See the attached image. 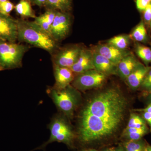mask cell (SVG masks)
<instances>
[{
	"instance_id": "obj_8",
	"label": "cell",
	"mask_w": 151,
	"mask_h": 151,
	"mask_svg": "<svg viewBox=\"0 0 151 151\" xmlns=\"http://www.w3.org/2000/svg\"><path fill=\"white\" fill-rule=\"evenodd\" d=\"M107 76L92 69L78 74L73 81V86L79 90L97 88L102 86Z\"/></svg>"
},
{
	"instance_id": "obj_23",
	"label": "cell",
	"mask_w": 151,
	"mask_h": 151,
	"mask_svg": "<svg viewBox=\"0 0 151 151\" xmlns=\"http://www.w3.org/2000/svg\"><path fill=\"white\" fill-rule=\"evenodd\" d=\"M126 151H145V143L142 139L138 141H129L124 144Z\"/></svg>"
},
{
	"instance_id": "obj_25",
	"label": "cell",
	"mask_w": 151,
	"mask_h": 151,
	"mask_svg": "<svg viewBox=\"0 0 151 151\" xmlns=\"http://www.w3.org/2000/svg\"><path fill=\"white\" fill-rule=\"evenodd\" d=\"M149 132V129L147 126H146L141 131L126 134L123 135V136L129 139V141H138L142 139V138L145 135L148 134Z\"/></svg>"
},
{
	"instance_id": "obj_24",
	"label": "cell",
	"mask_w": 151,
	"mask_h": 151,
	"mask_svg": "<svg viewBox=\"0 0 151 151\" xmlns=\"http://www.w3.org/2000/svg\"><path fill=\"white\" fill-rule=\"evenodd\" d=\"M145 125H147L146 122L142 117L135 113H132L127 128H139Z\"/></svg>"
},
{
	"instance_id": "obj_15",
	"label": "cell",
	"mask_w": 151,
	"mask_h": 151,
	"mask_svg": "<svg viewBox=\"0 0 151 151\" xmlns=\"http://www.w3.org/2000/svg\"><path fill=\"white\" fill-rule=\"evenodd\" d=\"M141 63L132 52L124 57L117 65V74L126 80L127 77Z\"/></svg>"
},
{
	"instance_id": "obj_29",
	"label": "cell",
	"mask_w": 151,
	"mask_h": 151,
	"mask_svg": "<svg viewBox=\"0 0 151 151\" xmlns=\"http://www.w3.org/2000/svg\"><path fill=\"white\" fill-rule=\"evenodd\" d=\"M143 17L145 22L150 24L151 20V2L143 11Z\"/></svg>"
},
{
	"instance_id": "obj_35",
	"label": "cell",
	"mask_w": 151,
	"mask_h": 151,
	"mask_svg": "<svg viewBox=\"0 0 151 151\" xmlns=\"http://www.w3.org/2000/svg\"><path fill=\"white\" fill-rule=\"evenodd\" d=\"M115 151H124V150L122 147H120Z\"/></svg>"
},
{
	"instance_id": "obj_33",
	"label": "cell",
	"mask_w": 151,
	"mask_h": 151,
	"mask_svg": "<svg viewBox=\"0 0 151 151\" xmlns=\"http://www.w3.org/2000/svg\"><path fill=\"white\" fill-rule=\"evenodd\" d=\"M146 150L147 151H151V146L147 145L146 146Z\"/></svg>"
},
{
	"instance_id": "obj_37",
	"label": "cell",
	"mask_w": 151,
	"mask_h": 151,
	"mask_svg": "<svg viewBox=\"0 0 151 151\" xmlns=\"http://www.w3.org/2000/svg\"><path fill=\"white\" fill-rule=\"evenodd\" d=\"M82 151H97L96 150H94V149H91V150H83Z\"/></svg>"
},
{
	"instance_id": "obj_7",
	"label": "cell",
	"mask_w": 151,
	"mask_h": 151,
	"mask_svg": "<svg viewBox=\"0 0 151 151\" xmlns=\"http://www.w3.org/2000/svg\"><path fill=\"white\" fill-rule=\"evenodd\" d=\"M83 48L76 44L58 49L52 54L53 65L71 68L77 61Z\"/></svg>"
},
{
	"instance_id": "obj_16",
	"label": "cell",
	"mask_w": 151,
	"mask_h": 151,
	"mask_svg": "<svg viewBox=\"0 0 151 151\" xmlns=\"http://www.w3.org/2000/svg\"><path fill=\"white\" fill-rule=\"evenodd\" d=\"M151 67L140 63L127 77L126 81L131 89H137L140 87L143 80Z\"/></svg>"
},
{
	"instance_id": "obj_14",
	"label": "cell",
	"mask_w": 151,
	"mask_h": 151,
	"mask_svg": "<svg viewBox=\"0 0 151 151\" xmlns=\"http://www.w3.org/2000/svg\"><path fill=\"white\" fill-rule=\"evenodd\" d=\"M55 82L54 88L60 89L69 86L74 79V73L69 68L53 65Z\"/></svg>"
},
{
	"instance_id": "obj_9",
	"label": "cell",
	"mask_w": 151,
	"mask_h": 151,
	"mask_svg": "<svg viewBox=\"0 0 151 151\" xmlns=\"http://www.w3.org/2000/svg\"><path fill=\"white\" fill-rule=\"evenodd\" d=\"M71 24L69 12H57L50 30V35L57 42L64 40L69 34Z\"/></svg>"
},
{
	"instance_id": "obj_11",
	"label": "cell",
	"mask_w": 151,
	"mask_h": 151,
	"mask_svg": "<svg viewBox=\"0 0 151 151\" xmlns=\"http://www.w3.org/2000/svg\"><path fill=\"white\" fill-rule=\"evenodd\" d=\"M93 49L117 65L124 57L131 53L128 50L120 49L108 43L98 45Z\"/></svg>"
},
{
	"instance_id": "obj_27",
	"label": "cell",
	"mask_w": 151,
	"mask_h": 151,
	"mask_svg": "<svg viewBox=\"0 0 151 151\" xmlns=\"http://www.w3.org/2000/svg\"><path fill=\"white\" fill-rule=\"evenodd\" d=\"M140 87L149 94L151 93V67L145 76Z\"/></svg>"
},
{
	"instance_id": "obj_40",
	"label": "cell",
	"mask_w": 151,
	"mask_h": 151,
	"mask_svg": "<svg viewBox=\"0 0 151 151\" xmlns=\"http://www.w3.org/2000/svg\"><path fill=\"white\" fill-rule=\"evenodd\" d=\"M145 151H147V150H145Z\"/></svg>"
},
{
	"instance_id": "obj_28",
	"label": "cell",
	"mask_w": 151,
	"mask_h": 151,
	"mask_svg": "<svg viewBox=\"0 0 151 151\" xmlns=\"http://www.w3.org/2000/svg\"><path fill=\"white\" fill-rule=\"evenodd\" d=\"M137 9L140 12H143L151 2L150 0H135Z\"/></svg>"
},
{
	"instance_id": "obj_6",
	"label": "cell",
	"mask_w": 151,
	"mask_h": 151,
	"mask_svg": "<svg viewBox=\"0 0 151 151\" xmlns=\"http://www.w3.org/2000/svg\"><path fill=\"white\" fill-rule=\"evenodd\" d=\"M50 137L38 149H43L48 144L53 142L65 143L69 145L72 143L74 134L69 125L61 117H56L53 119L50 126Z\"/></svg>"
},
{
	"instance_id": "obj_39",
	"label": "cell",
	"mask_w": 151,
	"mask_h": 151,
	"mask_svg": "<svg viewBox=\"0 0 151 151\" xmlns=\"http://www.w3.org/2000/svg\"><path fill=\"white\" fill-rule=\"evenodd\" d=\"M150 27H151V21H150Z\"/></svg>"
},
{
	"instance_id": "obj_31",
	"label": "cell",
	"mask_w": 151,
	"mask_h": 151,
	"mask_svg": "<svg viewBox=\"0 0 151 151\" xmlns=\"http://www.w3.org/2000/svg\"><path fill=\"white\" fill-rule=\"evenodd\" d=\"M32 4L38 6L39 7L44 6L47 0H30Z\"/></svg>"
},
{
	"instance_id": "obj_38",
	"label": "cell",
	"mask_w": 151,
	"mask_h": 151,
	"mask_svg": "<svg viewBox=\"0 0 151 151\" xmlns=\"http://www.w3.org/2000/svg\"><path fill=\"white\" fill-rule=\"evenodd\" d=\"M6 1H8V0H0V4Z\"/></svg>"
},
{
	"instance_id": "obj_13",
	"label": "cell",
	"mask_w": 151,
	"mask_h": 151,
	"mask_svg": "<svg viewBox=\"0 0 151 151\" xmlns=\"http://www.w3.org/2000/svg\"><path fill=\"white\" fill-rule=\"evenodd\" d=\"M94 69L107 76L117 74V65L92 49Z\"/></svg>"
},
{
	"instance_id": "obj_18",
	"label": "cell",
	"mask_w": 151,
	"mask_h": 151,
	"mask_svg": "<svg viewBox=\"0 0 151 151\" xmlns=\"http://www.w3.org/2000/svg\"><path fill=\"white\" fill-rule=\"evenodd\" d=\"M72 0H47L44 7L46 9L69 12L72 9Z\"/></svg>"
},
{
	"instance_id": "obj_30",
	"label": "cell",
	"mask_w": 151,
	"mask_h": 151,
	"mask_svg": "<svg viewBox=\"0 0 151 151\" xmlns=\"http://www.w3.org/2000/svg\"><path fill=\"white\" fill-rule=\"evenodd\" d=\"M142 115L143 119H145L146 123H147L148 124L151 131V113L147 112H143Z\"/></svg>"
},
{
	"instance_id": "obj_4",
	"label": "cell",
	"mask_w": 151,
	"mask_h": 151,
	"mask_svg": "<svg viewBox=\"0 0 151 151\" xmlns=\"http://www.w3.org/2000/svg\"><path fill=\"white\" fill-rule=\"evenodd\" d=\"M27 45L0 40V70H11L21 67Z\"/></svg>"
},
{
	"instance_id": "obj_26",
	"label": "cell",
	"mask_w": 151,
	"mask_h": 151,
	"mask_svg": "<svg viewBox=\"0 0 151 151\" xmlns=\"http://www.w3.org/2000/svg\"><path fill=\"white\" fill-rule=\"evenodd\" d=\"M13 3L9 0L0 4V13L5 15L9 16L11 12L14 9Z\"/></svg>"
},
{
	"instance_id": "obj_21",
	"label": "cell",
	"mask_w": 151,
	"mask_h": 151,
	"mask_svg": "<svg viewBox=\"0 0 151 151\" xmlns=\"http://www.w3.org/2000/svg\"><path fill=\"white\" fill-rule=\"evenodd\" d=\"M130 36L132 39L138 42H145L147 39V34L143 21H141L134 28Z\"/></svg>"
},
{
	"instance_id": "obj_32",
	"label": "cell",
	"mask_w": 151,
	"mask_h": 151,
	"mask_svg": "<svg viewBox=\"0 0 151 151\" xmlns=\"http://www.w3.org/2000/svg\"><path fill=\"white\" fill-rule=\"evenodd\" d=\"M136 111H139V112H147L148 113H151V103L149 104L148 106L146 108H143V109H137L135 110Z\"/></svg>"
},
{
	"instance_id": "obj_41",
	"label": "cell",
	"mask_w": 151,
	"mask_h": 151,
	"mask_svg": "<svg viewBox=\"0 0 151 151\" xmlns=\"http://www.w3.org/2000/svg\"><path fill=\"white\" fill-rule=\"evenodd\" d=\"M150 1H151V0H150Z\"/></svg>"
},
{
	"instance_id": "obj_5",
	"label": "cell",
	"mask_w": 151,
	"mask_h": 151,
	"mask_svg": "<svg viewBox=\"0 0 151 151\" xmlns=\"http://www.w3.org/2000/svg\"><path fill=\"white\" fill-rule=\"evenodd\" d=\"M50 97L60 111L67 116H72L77 103V97L74 89L68 86L64 89L53 88L50 91Z\"/></svg>"
},
{
	"instance_id": "obj_34",
	"label": "cell",
	"mask_w": 151,
	"mask_h": 151,
	"mask_svg": "<svg viewBox=\"0 0 151 151\" xmlns=\"http://www.w3.org/2000/svg\"><path fill=\"white\" fill-rule=\"evenodd\" d=\"M148 97V102L149 104L151 103V93L149 94Z\"/></svg>"
},
{
	"instance_id": "obj_17",
	"label": "cell",
	"mask_w": 151,
	"mask_h": 151,
	"mask_svg": "<svg viewBox=\"0 0 151 151\" xmlns=\"http://www.w3.org/2000/svg\"><path fill=\"white\" fill-rule=\"evenodd\" d=\"M57 11L52 9H46L45 12L36 17L34 22L39 25L47 32L50 34V30L55 17Z\"/></svg>"
},
{
	"instance_id": "obj_2",
	"label": "cell",
	"mask_w": 151,
	"mask_h": 151,
	"mask_svg": "<svg viewBox=\"0 0 151 151\" xmlns=\"http://www.w3.org/2000/svg\"><path fill=\"white\" fill-rule=\"evenodd\" d=\"M17 40L41 48L52 54L58 49V42L34 21L18 19Z\"/></svg>"
},
{
	"instance_id": "obj_22",
	"label": "cell",
	"mask_w": 151,
	"mask_h": 151,
	"mask_svg": "<svg viewBox=\"0 0 151 151\" xmlns=\"http://www.w3.org/2000/svg\"><path fill=\"white\" fill-rule=\"evenodd\" d=\"M135 51L146 65L151 62V48L137 43L135 45Z\"/></svg>"
},
{
	"instance_id": "obj_19",
	"label": "cell",
	"mask_w": 151,
	"mask_h": 151,
	"mask_svg": "<svg viewBox=\"0 0 151 151\" xmlns=\"http://www.w3.org/2000/svg\"><path fill=\"white\" fill-rule=\"evenodd\" d=\"M32 3L30 0H20L15 6L14 9L18 14L23 18H35V12L32 7Z\"/></svg>"
},
{
	"instance_id": "obj_10",
	"label": "cell",
	"mask_w": 151,
	"mask_h": 151,
	"mask_svg": "<svg viewBox=\"0 0 151 151\" xmlns=\"http://www.w3.org/2000/svg\"><path fill=\"white\" fill-rule=\"evenodd\" d=\"M17 36L18 19L0 13V40L15 42Z\"/></svg>"
},
{
	"instance_id": "obj_20",
	"label": "cell",
	"mask_w": 151,
	"mask_h": 151,
	"mask_svg": "<svg viewBox=\"0 0 151 151\" xmlns=\"http://www.w3.org/2000/svg\"><path fill=\"white\" fill-rule=\"evenodd\" d=\"M130 35H122L114 37L107 41V43L121 50H127L131 43Z\"/></svg>"
},
{
	"instance_id": "obj_3",
	"label": "cell",
	"mask_w": 151,
	"mask_h": 151,
	"mask_svg": "<svg viewBox=\"0 0 151 151\" xmlns=\"http://www.w3.org/2000/svg\"><path fill=\"white\" fill-rule=\"evenodd\" d=\"M79 124V138L84 142H90L113 134L120 125L106 122L96 116L81 113Z\"/></svg>"
},
{
	"instance_id": "obj_36",
	"label": "cell",
	"mask_w": 151,
	"mask_h": 151,
	"mask_svg": "<svg viewBox=\"0 0 151 151\" xmlns=\"http://www.w3.org/2000/svg\"><path fill=\"white\" fill-rule=\"evenodd\" d=\"M115 150H114V149L113 148H110L107 149V150H105V151H115Z\"/></svg>"
},
{
	"instance_id": "obj_12",
	"label": "cell",
	"mask_w": 151,
	"mask_h": 151,
	"mask_svg": "<svg viewBox=\"0 0 151 151\" xmlns=\"http://www.w3.org/2000/svg\"><path fill=\"white\" fill-rule=\"evenodd\" d=\"M74 74H80L94 69L92 50L82 48L76 62L71 67Z\"/></svg>"
},
{
	"instance_id": "obj_1",
	"label": "cell",
	"mask_w": 151,
	"mask_h": 151,
	"mask_svg": "<svg viewBox=\"0 0 151 151\" xmlns=\"http://www.w3.org/2000/svg\"><path fill=\"white\" fill-rule=\"evenodd\" d=\"M127 105V100L121 92L117 89H110L94 97L82 112L120 125Z\"/></svg>"
}]
</instances>
